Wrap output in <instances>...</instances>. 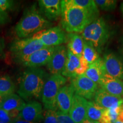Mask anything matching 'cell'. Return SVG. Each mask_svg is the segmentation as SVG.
I'll return each instance as SVG.
<instances>
[{
    "label": "cell",
    "mask_w": 123,
    "mask_h": 123,
    "mask_svg": "<svg viewBox=\"0 0 123 123\" xmlns=\"http://www.w3.org/2000/svg\"><path fill=\"white\" fill-rule=\"evenodd\" d=\"M50 77L41 68H27L22 73L19 81L18 93L24 100H40L44 86Z\"/></svg>",
    "instance_id": "obj_1"
},
{
    "label": "cell",
    "mask_w": 123,
    "mask_h": 123,
    "mask_svg": "<svg viewBox=\"0 0 123 123\" xmlns=\"http://www.w3.org/2000/svg\"><path fill=\"white\" fill-rule=\"evenodd\" d=\"M61 7L62 27L68 33H82L99 16L79 7L66 6L62 2Z\"/></svg>",
    "instance_id": "obj_2"
},
{
    "label": "cell",
    "mask_w": 123,
    "mask_h": 123,
    "mask_svg": "<svg viewBox=\"0 0 123 123\" xmlns=\"http://www.w3.org/2000/svg\"><path fill=\"white\" fill-rule=\"evenodd\" d=\"M52 25L41 14L36 5H33L24 11L22 18L15 26V32L19 38H26L50 28Z\"/></svg>",
    "instance_id": "obj_3"
},
{
    "label": "cell",
    "mask_w": 123,
    "mask_h": 123,
    "mask_svg": "<svg viewBox=\"0 0 123 123\" xmlns=\"http://www.w3.org/2000/svg\"><path fill=\"white\" fill-rule=\"evenodd\" d=\"M81 37L99 53L108 41L110 30L105 20L102 17H98L84 29Z\"/></svg>",
    "instance_id": "obj_4"
},
{
    "label": "cell",
    "mask_w": 123,
    "mask_h": 123,
    "mask_svg": "<svg viewBox=\"0 0 123 123\" xmlns=\"http://www.w3.org/2000/svg\"><path fill=\"white\" fill-rule=\"evenodd\" d=\"M46 47L41 41L31 37L15 40L10 45V50L14 62L23 64L34 53Z\"/></svg>",
    "instance_id": "obj_5"
},
{
    "label": "cell",
    "mask_w": 123,
    "mask_h": 123,
    "mask_svg": "<svg viewBox=\"0 0 123 123\" xmlns=\"http://www.w3.org/2000/svg\"><path fill=\"white\" fill-rule=\"evenodd\" d=\"M67 78L61 74L51 75L46 81L42 93V103L46 110L56 111V98L60 89L65 85Z\"/></svg>",
    "instance_id": "obj_6"
},
{
    "label": "cell",
    "mask_w": 123,
    "mask_h": 123,
    "mask_svg": "<svg viewBox=\"0 0 123 123\" xmlns=\"http://www.w3.org/2000/svg\"><path fill=\"white\" fill-rule=\"evenodd\" d=\"M71 85L73 86L75 94L88 100L93 99L95 93L99 89V85L85 74L78 75L72 79Z\"/></svg>",
    "instance_id": "obj_7"
},
{
    "label": "cell",
    "mask_w": 123,
    "mask_h": 123,
    "mask_svg": "<svg viewBox=\"0 0 123 123\" xmlns=\"http://www.w3.org/2000/svg\"><path fill=\"white\" fill-rule=\"evenodd\" d=\"M41 41L46 47L58 46L67 42V35L59 26L50 27L38 32L32 37Z\"/></svg>",
    "instance_id": "obj_8"
},
{
    "label": "cell",
    "mask_w": 123,
    "mask_h": 123,
    "mask_svg": "<svg viewBox=\"0 0 123 123\" xmlns=\"http://www.w3.org/2000/svg\"><path fill=\"white\" fill-rule=\"evenodd\" d=\"M56 46L46 47L37 51L29 56L22 64L27 68H40L47 65L50 61Z\"/></svg>",
    "instance_id": "obj_9"
},
{
    "label": "cell",
    "mask_w": 123,
    "mask_h": 123,
    "mask_svg": "<svg viewBox=\"0 0 123 123\" xmlns=\"http://www.w3.org/2000/svg\"><path fill=\"white\" fill-rule=\"evenodd\" d=\"M67 49L63 45L56 46L54 53L47 64V68L51 75L62 74L65 66Z\"/></svg>",
    "instance_id": "obj_10"
},
{
    "label": "cell",
    "mask_w": 123,
    "mask_h": 123,
    "mask_svg": "<svg viewBox=\"0 0 123 123\" xmlns=\"http://www.w3.org/2000/svg\"><path fill=\"white\" fill-rule=\"evenodd\" d=\"M105 73L113 78L123 80V62L115 54L107 53L103 58Z\"/></svg>",
    "instance_id": "obj_11"
},
{
    "label": "cell",
    "mask_w": 123,
    "mask_h": 123,
    "mask_svg": "<svg viewBox=\"0 0 123 123\" xmlns=\"http://www.w3.org/2000/svg\"><path fill=\"white\" fill-rule=\"evenodd\" d=\"M19 117L30 122H40L43 119L42 104L36 100L29 101L20 112Z\"/></svg>",
    "instance_id": "obj_12"
},
{
    "label": "cell",
    "mask_w": 123,
    "mask_h": 123,
    "mask_svg": "<svg viewBox=\"0 0 123 123\" xmlns=\"http://www.w3.org/2000/svg\"><path fill=\"white\" fill-rule=\"evenodd\" d=\"M39 11L48 21H55L61 16V1L59 0H39Z\"/></svg>",
    "instance_id": "obj_13"
},
{
    "label": "cell",
    "mask_w": 123,
    "mask_h": 123,
    "mask_svg": "<svg viewBox=\"0 0 123 123\" xmlns=\"http://www.w3.org/2000/svg\"><path fill=\"white\" fill-rule=\"evenodd\" d=\"M87 100L75 93L69 115L75 123H81L87 118Z\"/></svg>",
    "instance_id": "obj_14"
},
{
    "label": "cell",
    "mask_w": 123,
    "mask_h": 123,
    "mask_svg": "<svg viewBox=\"0 0 123 123\" xmlns=\"http://www.w3.org/2000/svg\"><path fill=\"white\" fill-rule=\"evenodd\" d=\"M93 101L100 107L105 109L119 107L123 105V97L113 96L99 88L95 93Z\"/></svg>",
    "instance_id": "obj_15"
},
{
    "label": "cell",
    "mask_w": 123,
    "mask_h": 123,
    "mask_svg": "<svg viewBox=\"0 0 123 123\" xmlns=\"http://www.w3.org/2000/svg\"><path fill=\"white\" fill-rule=\"evenodd\" d=\"M75 91L73 86L64 85L60 89L56 98V105L59 111L68 113Z\"/></svg>",
    "instance_id": "obj_16"
},
{
    "label": "cell",
    "mask_w": 123,
    "mask_h": 123,
    "mask_svg": "<svg viewBox=\"0 0 123 123\" xmlns=\"http://www.w3.org/2000/svg\"><path fill=\"white\" fill-rule=\"evenodd\" d=\"M99 86L105 91L113 96H123V80L113 78L106 73H104Z\"/></svg>",
    "instance_id": "obj_17"
},
{
    "label": "cell",
    "mask_w": 123,
    "mask_h": 123,
    "mask_svg": "<svg viewBox=\"0 0 123 123\" xmlns=\"http://www.w3.org/2000/svg\"><path fill=\"white\" fill-rule=\"evenodd\" d=\"M105 73L103 59V58H99L96 61L89 65L85 75L99 86L101 80Z\"/></svg>",
    "instance_id": "obj_18"
},
{
    "label": "cell",
    "mask_w": 123,
    "mask_h": 123,
    "mask_svg": "<svg viewBox=\"0 0 123 123\" xmlns=\"http://www.w3.org/2000/svg\"><path fill=\"white\" fill-rule=\"evenodd\" d=\"M80 58L73 54L67 49V56L64 69L62 75L65 78L73 79L76 77V71L80 66Z\"/></svg>",
    "instance_id": "obj_19"
},
{
    "label": "cell",
    "mask_w": 123,
    "mask_h": 123,
    "mask_svg": "<svg viewBox=\"0 0 123 123\" xmlns=\"http://www.w3.org/2000/svg\"><path fill=\"white\" fill-rule=\"evenodd\" d=\"M84 39L78 33H68L67 35V49L79 58L82 56Z\"/></svg>",
    "instance_id": "obj_20"
},
{
    "label": "cell",
    "mask_w": 123,
    "mask_h": 123,
    "mask_svg": "<svg viewBox=\"0 0 123 123\" xmlns=\"http://www.w3.org/2000/svg\"><path fill=\"white\" fill-rule=\"evenodd\" d=\"M25 105V102L21 97L13 93L4 98L0 108L7 112L13 110H18L21 112Z\"/></svg>",
    "instance_id": "obj_21"
},
{
    "label": "cell",
    "mask_w": 123,
    "mask_h": 123,
    "mask_svg": "<svg viewBox=\"0 0 123 123\" xmlns=\"http://www.w3.org/2000/svg\"><path fill=\"white\" fill-rule=\"evenodd\" d=\"M61 2L66 6L78 7L96 15H99V9L96 4H95V1H92V0H64V1H61Z\"/></svg>",
    "instance_id": "obj_22"
},
{
    "label": "cell",
    "mask_w": 123,
    "mask_h": 123,
    "mask_svg": "<svg viewBox=\"0 0 123 123\" xmlns=\"http://www.w3.org/2000/svg\"><path fill=\"white\" fill-rule=\"evenodd\" d=\"M105 109L100 107L93 101L87 100V118L90 121L99 122Z\"/></svg>",
    "instance_id": "obj_23"
},
{
    "label": "cell",
    "mask_w": 123,
    "mask_h": 123,
    "mask_svg": "<svg viewBox=\"0 0 123 123\" xmlns=\"http://www.w3.org/2000/svg\"><path fill=\"white\" fill-rule=\"evenodd\" d=\"M16 87L10 77L7 75L0 77V96L5 97L14 93Z\"/></svg>",
    "instance_id": "obj_24"
},
{
    "label": "cell",
    "mask_w": 123,
    "mask_h": 123,
    "mask_svg": "<svg viewBox=\"0 0 123 123\" xmlns=\"http://www.w3.org/2000/svg\"><path fill=\"white\" fill-rule=\"evenodd\" d=\"M82 57L88 63L89 65L93 63L100 58L98 51L95 49V47L92 44L86 42V41L84 42Z\"/></svg>",
    "instance_id": "obj_25"
},
{
    "label": "cell",
    "mask_w": 123,
    "mask_h": 123,
    "mask_svg": "<svg viewBox=\"0 0 123 123\" xmlns=\"http://www.w3.org/2000/svg\"><path fill=\"white\" fill-rule=\"evenodd\" d=\"M123 105L105 109L99 123H114L120 113Z\"/></svg>",
    "instance_id": "obj_26"
},
{
    "label": "cell",
    "mask_w": 123,
    "mask_h": 123,
    "mask_svg": "<svg viewBox=\"0 0 123 123\" xmlns=\"http://www.w3.org/2000/svg\"><path fill=\"white\" fill-rule=\"evenodd\" d=\"M95 2L97 6L105 11L114 10L117 6V1L114 0H95Z\"/></svg>",
    "instance_id": "obj_27"
},
{
    "label": "cell",
    "mask_w": 123,
    "mask_h": 123,
    "mask_svg": "<svg viewBox=\"0 0 123 123\" xmlns=\"http://www.w3.org/2000/svg\"><path fill=\"white\" fill-rule=\"evenodd\" d=\"M43 123H58L56 111L53 110H46L43 113Z\"/></svg>",
    "instance_id": "obj_28"
},
{
    "label": "cell",
    "mask_w": 123,
    "mask_h": 123,
    "mask_svg": "<svg viewBox=\"0 0 123 123\" xmlns=\"http://www.w3.org/2000/svg\"><path fill=\"white\" fill-rule=\"evenodd\" d=\"M58 123H75L68 113H63L59 110L56 111Z\"/></svg>",
    "instance_id": "obj_29"
},
{
    "label": "cell",
    "mask_w": 123,
    "mask_h": 123,
    "mask_svg": "<svg viewBox=\"0 0 123 123\" xmlns=\"http://www.w3.org/2000/svg\"><path fill=\"white\" fill-rule=\"evenodd\" d=\"M14 2L12 0H0V10L6 12L13 9Z\"/></svg>",
    "instance_id": "obj_30"
},
{
    "label": "cell",
    "mask_w": 123,
    "mask_h": 123,
    "mask_svg": "<svg viewBox=\"0 0 123 123\" xmlns=\"http://www.w3.org/2000/svg\"><path fill=\"white\" fill-rule=\"evenodd\" d=\"M80 66L78 70H77L76 73L77 76L85 74L86 71L87 70L89 66L88 63L84 60V59L82 56L80 58Z\"/></svg>",
    "instance_id": "obj_31"
},
{
    "label": "cell",
    "mask_w": 123,
    "mask_h": 123,
    "mask_svg": "<svg viewBox=\"0 0 123 123\" xmlns=\"http://www.w3.org/2000/svg\"><path fill=\"white\" fill-rule=\"evenodd\" d=\"M0 122L4 123H13L14 120L12 119L8 112L0 108Z\"/></svg>",
    "instance_id": "obj_32"
},
{
    "label": "cell",
    "mask_w": 123,
    "mask_h": 123,
    "mask_svg": "<svg viewBox=\"0 0 123 123\" xmlns=\"http://www.w3.org/2000/svg\"><path fill=\"white\" fill-rule=\"evenodd\" d=\"M9 21V17L6 12L0 10V26L7 24Z\"/></svg>",
    "instance_id": "obj_33"
},
{
    "label": "cell",
    "mask_w": 123,
    "mask_h": 123,
    "mask_svg": "<svg viewBox=\"0 0 123 123\" xmlns=\"http://www.w3.org/2000/svg\"><path fill=\"white\" fill-rule=\"evenodd\" d=\"M5 43L4 39L0 37V60L5 57Z\"/></svg>",
    "instance_id": "obj_34"
},
{
    "label": "cell",
    "mask_w": 123,
    "mask_h": 123,
    "mask_svg": "<svg viewBox=\"0 0 123 123\" xmlns=\"http://www.w3.org/2000/svg\"><path fill=\"white\" fill-rule=\"evenodd\" d=\"M13 123H36V122H30V121H27L24 120H22L18 117L14 121Z\"/></svg>",
    "instance_id": "obj_35"
},
{
    "label": "cell",
    "mask_w": 123,
    "mask_h": 123,
    "mask_svg": "<svg viewBox=\"0 0 123 123\" xmlns=\"http://www.w3.org/2000/svg\"><path fill=\"white\" fill-rule=\"evenodd\" d=\"M81 123H99V122H96V121H90L89 120L86 119L84 121H83Z\"/></svg>",
    "instance_id": "obj_36"
},
{
    "label": "cell",
    "mask_w": 123,
    "mask_h": 123,
    "mask_svg": "<svg viewBox=\"0 0 123 123\" xmlns=\"http://www.w3.org/2000/svg\"><path fill=\"white\" fill-rule=\"evenodd\" d=\"M120 9L121 12L122 13V14L123 15V3H121L120 5Z\"/></svg>",
    "instance_id": "obj_37"
},
{
    "label": "cell",
    "mask_w": 123,
    "mask_h": 123,
    "mask_svg": "<svg viewBox=\"0 0 123 123\" xmlns=\"http://www.w3.org/2000/svg\"><path fill=\"white\" fill-rule=\"evenodd\" d=\"M3 99H4V98H3V97L0 96V108H1V104H2Z\"/></svg>",
    "instance_id": "obj_38"
},
{
    "label": "cell",
    "mask_w": 123,
    "mask_h": 123,
    "mask_svg": "<svg viewBox=\"0 0 123 123\" xmlns=\"http://www.w3.org/2000/svg\"><path fill=\"white\" fill-rule=\"evenodd\" d=\"M114 123H123L121 122V121H116Z\"/></svg>",
    "instance_id": "obj_39"
},
{
    "label": "cell",
    "mask_w": 123,
    "mask_h": 123,
    "mask_svg": "<svg viewBox=\"0 0 123 123\" xmlns=\"http://www.w3.org/2000/svg\"><path fill=\"white\" fill-rule=\"evenodd\" d=\"M0 123H2V122H0Z\"/></svg>",
    "instance_id": "obj_40"
}]
</instances>
